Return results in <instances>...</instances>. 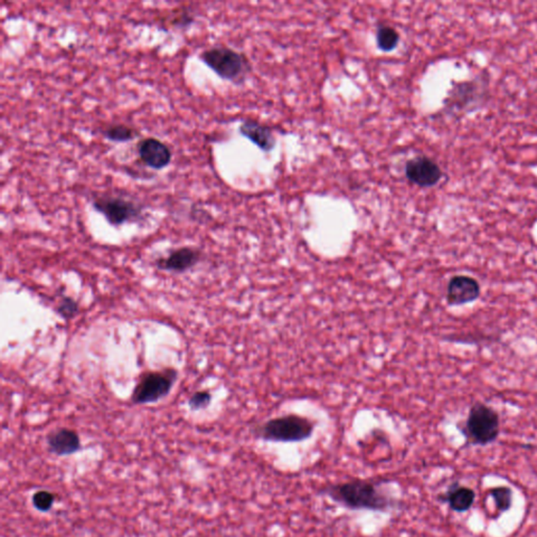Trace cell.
<instances>
[{
	"instance_id": "obj_1",
	"label": "cell",
	"mask_w": 537,
	"mask_h": 537,
	"mask_svg": "<svg viewBox=\"0 0 537 537\" xmlns=\"http://www.w3.org/2000/svg\"><path fill=\"white\" fill-rule=\"evenodd\" d=\"M323 494L342 507L351 510L388 511L398 506V502L382 491L379 484L355 479L344 483L331 485L322 489Z\"/></svg>"
},
{
	"instance_id": "obj_2",
	"label": "cell",
	"mask_w": 537,
	"mask_h": 537,
	"mask_svg": "<svg viewBox=\"0 0 537 537\" xmlns=\"http://www.w3.org/2000/svg\"><path fill=\"white\" fill-rule=\"evenodd\" d=\"M198 58L222 79L239 83L250 73L251 64L244 54L222 45L204 50Z\"/></svg>"
},
{
	"instance_id": "obj_3",
	"label": "cell",
	"mask_w": 537,
	"mask_h": 537,
	"mask_svg": "<svg viewBox=\"0 0 537 537\" xmlns=\"http://www.w3.org/2000/svg\"><path fill=\"white\" fill-rule=\"evenodd\" d=\"M314 423L305 417L287 414L264 423L257 429V436L270 442H301L311 438Z\"/></svg>"
},
{
	"instance_id": "obj_4",
	"label": "cell",
	"mask_w": 537,
	"mask_h": 537,
	"mask_svg": "<svg viewBox=\"0 0 537 537\" xmlns=\"http://www.w3.org/2000/svg\"><path fill=\"white\" fill-rule=\"evenodd\" d=\"M91 205L113 227L139 222L144 217L143 205L123 194H98L91 200Z\"/></svg>"
},
{
	"instance_id": "obj_5",
	"label": "cell",
	"mask_w": 537,
	"mask_h": 537,
	"mask_svg": "<svg viewBox=\"0 0 537 537\" xmlns=\"http://www.w3.org/2000/svg\"><path fill=\"white\" fill-rule=\"evenodd\" d=\"M463 432L473 444H490L499 434V414L483 403L475 404L470 408Z\"/></svg>"
},
{
	"instance_id": "obj_6",
	"label": "cell",
	"mask_w": 537,
	"mask_h": 537,
	"mask_svg": "<svg viewBox=\"0 0 537 537\" xmlns=\"http://www.w3.org/2000/svg\"><path fill=\"white\" fill-rule=\"evenodd\" d=\"M176 379H178V372L174 368L146 373L137 382L132 392V403L159 402L169 395Z\"/></svg>"
},
{
	"instance_id": "obj_7",
	"label": "cell",
	"mask_w": 537,
	"mask_h": 537,
	"mask_svg": "<svg viewBox=\"0 0 537 537\" xmlns=\"http://www.w3.org/2000/svg\"><path fill=\"white\" fill-rule=\"evenodd\" d=\"M405 176L412 184L419 187H434L442 180L440 166L427 157H417L406 163Z\"/></svg>"
},
{
	"instance_id": "obj_8",
	"label": "cell",
	"mask_w": 537,
	"mask_h": 537,
	"mask_svg": "<svg viewBox=\"0 0 537 537\" xmlns=\"http://www.w3.org/2000/svg\"><path fill=\"white\" fill-rule=\"evenodd\" d=\"M137 150L140 160L152 169L162 170L171 163V149L157 137H148L141 140L137 143Z\"/></svg>"
},
{
	"instance_id": "obj_9",
	"label": "cell",
	"mask_w": 537,
	"mask_h": 537,
	"mask_svg": "<svg viewBox=\"0 0 537 537\" xmlns=\"http://www.w3.org/2000/svg\"><path fill=\"white\" fill-rule=\"evenodd\" d=\"M481 295L479 281L467 275H457L449 281L446 299L449 305H466L473 303Z\"/></svg>"
},
{
	"instance_id": "obj_10",
	"label": "cell",
	"mask_w": 537,
	"mask_h": 537,
	"mask_svg": "<svg viewBox=\"0 0 537 537\" xmlns=\"http://www.w3.org/2000/svg\"><path fill=\"white\" fill-rule=\"evenodd\" d=\"M200 251L193 247H181L156 261L158 268L167 272L184 273L198 265L200 261Z\"/></svg>"
},
{
	"instance_id": "obj_11",
	"label": "cell",
	"mask_w": 537,
	"mask_h": 537,
	"mask_svg": "<svg viewBox=\"0 0 537 537\" xmlns=\"http://www.w3.org/2000/svg\"><path fill=\"white\" fill-rule=\"evenodd\" d=\"M47 442L50 451L59 457L74 455L81 448L79 434L69 429L54 430L47 436Z\"/></svg>"
},
{
	"instance_id": "obj_12",
	"label": "cell",
	"mask_w": 537,
	"mask_h": 537,
	"mask_svg": "<svg viewBox=\"0 0 537 537\" xmlns=\"http://www.w3.org/2000/svg\"><path fill=\"white\" fill-rule=\"evenodd\" d=\"M239 132L244 137H248L264 152H271L276 143L272 128L254 120H246L242 122V125L239 126Z\"/></svg>"
},
{
	"instance_id": "obj_13",
	"label": "cell",
	"mask_w": 537,
	"mask_h": 537,
	"mask_svg": "<svg viewBox=\"0 0 537 537\" xmlns=\"http://www.w3.org/2000/svg\"><path fill=\"white\" fill-rule=\"evenodd\" d=\"M475 499L473 490L466 487L453 486L445 495V501L449 504V507L457 512H465L470 509L475 503Z\"/></svg>"
},
{
	"instance_id": "obj_14",
	"label": "cell",
	"mask_w": 537,
	"mask_h": 537,
	"mask_svg": "<svg viewBox=\"0 0 537 537\" xmlns=\"http://www.w3.org/2000/svg\"><path fill=\"white\" fill-rule=\"evenodd\" d=\"M102 135L108 141L115 142V143H126L139 137L140 134L134 128H130L126 124L118 123L111 124L108 128H104L102 130Z\"/></svg>"
},
{
	"instance_id": "obj_15",
	"label": "cell",
	"mask_w": 537,
	"mask_h": 537,
	"mask_svg": "<svg viewBox=\"0 0 537 537\" xmlns=\"http://www.w3.org/2000/svg\"><path fill=\"white\" fill-rule=\"evenodd\" d=\"M377 45L381 51L392 52L398 47L400 35L396 28L388 25L379 26L376 32Z\"/></svg>"
},
{
	"instance_id": "obj_16",
	"label": "cell",
	"mask_w": 537,
	"mask_h": 537,
	"mask_svg": "<svg viewBox=\"0 0 537 537\" xmlns=\"http://www.w3.org/2000/svg\"><path fill=\"white\" fill-rule=\"evenodd\" d=\"M196 17L194 14H192V9L186 8H176L169 15L164 18L165 25H168V27L174 28H185L190 27V25L194 23Z\"/></svg>"
},
{
	"instance_id": "obj_17",
	"label": "cell",
	"mask_w": 537,
	"mask_h": 537,
	"mask_svg": "<svg viewBox=\"0 0 537 537\" xmlns=\"http://www.w3.org/2000/svg\"><path fill=\"white\" fill-rule=\"evenodd\" d=\"M491 495L494 499L497 509L502 512H506L510 509L511 505H512V490L509 487H497V488L493 489Z\"/></svg>"
},
{
	"instance_id": "obj_18",
	"label": "cell",
	"mask_w": 537,
	"mask_h": 537,
	"mask_svg": "<svg viewBox=\"0 0 537 537\" xmlns=\"http://www.w3.org/2000/svg\"><path fill=\"white\" fill-rule=\"evenodd\" d=\"M57 312L63 320H71L79 313V305L75 299L64 296L61 298L58 307H57Z\"/></svg>"
},
{
	"instance_id": "obj_19",
	"label": "cell",
	"mask_w": 537,
	"mask_h": 537,
	"mask_svg": "<svg viewBox=\"0 0 537 537\" xmlns=\"http://www.w3.org/2000/svg\"><path fill=\"white\" fill-rule=\"evenodd\" d=\"M33 506L40 512H47L53 507L55 495L49 491L41 490L33 495Z\"/></svg>"
},
{
	"instance_id": "obj_20",
	"label": "cell",
	"mask_w": 537,
	"mask_h": 537,
	"mask_svg": "<svg viewBox=\"0 0 537 537\" xmlns=\"http://www.w3.org/2000/svg\"><path fill=\"white\" fill-rule=\"evenodd\" d=\"M210 402V392H205V390L194 392V394L190 397L188 401L189 407L191 408L192 410L205 409V408L208 407Z\"/></svg>"
}]
</instances>
